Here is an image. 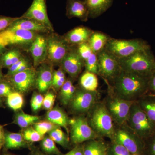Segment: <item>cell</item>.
<instances>
[{
	"label": "cell",
	"mask_w": 155,
	"mask_h": 155,
	"mask_svg": "<svg viewBox=\"0 0 155 155\" xmlns=\"http://www.w3.org/2000/svg\"><path fill=\"white\" fill-rule=\"evenodd\" d=\"M122 144L131 154L144 155V142L127 123L115 124L113 140Z\"/></svg>",
	"instance_id": "8992f818"
},
{
	"label": "cell",
	"mask_w": 155,
	"mask_h": 155,
	"mask_svg": "<svg viewBox=\"0 0 155 155\" xmlns=\"http://www.w3.org/2000/svg\"><path fill=\"white\" fill-rule=\"evenodd\" d=\"M69 135L71 144L74 147L100 138L89 125L85 115H78L70 118Z\"/></svg>",
	"instance_id": "52a82bcc"
},
{
	"label": "cell",
	"mask_w": 155,
	"mask_h": 155,
	"mask_svg": "<svg viewBox=\"0 0 155 155\" xmlns=\"http://www.w3.org/2000/svg\"><path fill=\"white\" fill-rule=\"evenodd\" d=\"M33 127L39 133L44 135L48 134L56 127H59L48 121H40L35 123Z\"/></svg>",
	"instance_id": "d590c367"
},
{
	"label": "cell",
	"mask_w": 155,
	"mask_h": 155,
	"mask_svg": "<svg viewBox=\"0 0 155 155\" xmlns=\"http://www.w3.org/2000/svg\"><path fill=\"white\" fill-rule=\"evenodd\" d=\"M97 76L94 73L85 71L79 79L81 88L88 91H97L99 85Z\"/></svg>",
	"instance_id": "83f0119b"
},
{
	"label": "cell",
	"mask_w": 155,
	"mask_h": 155,
	"mask_svg": "<svg viewBox=\"0 0 155 155\" xmlns=\"http://www.w3.org/2000/svg\"><path fill=\"white\" fill-rule=\"evenodd\" d=\"M66 76L65 72L63 69H59L53 72V82L58 80L61 78Z\"/></svg>",
	"instance_id": "c3c4849f"
},
{
	"label": "cell",
	"mask_w": 155,
	"mask_h": 155,
	"mask_svg": "<svg viewBox=\"0 0 155 155\" xmlns=\"http://www.w3.org/2000/svg\"><path fill=\"white\" fill-rule=\"evenodd\" d=\"M2 74L1 69H0V81L2 80Z\"/></svg>",
	"instance_id": "f5cc1de1"
},
{
	"label": "cell",
	"mask_w": 155,
	"mask_h": 155,
	"mask_svg": "<svg viewBox=\"0 0 155 155\" xmlns=\"http://www.w3.org/2000/svg\"><path fill=\"white\" fill-rule=\"evenodd\" d=\"M76 46L78 54L84 62L93 53L88 42L82 43Z\"/></svg>",
	"instance_id": "74e56055"
},
{
	"label": "cell",
	"mask_w": 155,
	"mask_h": 155,
	"mask_svg": "<svg viewBox=\"0 0 155 155\" xmlns=\"http://www.w3.org/2000/svg\"><path fill=\"white\" fill-rule=\"evenodd\" d=\"M102 138L91 140L84 143V155H108V144Z\"/></svg>",
	"instance_id": "cb8c5ba5"
},
{
	"label": "cell",
	"mask_w": 155,
	"mask_h": 155,
	"mask_svg": "<svg viewBox=\"0 0 155 155\" xmlns=\"http://www.w3.org/2000/svg\"><path fill=\"white\" fill-rule=\"evenodd\" d=\"M47 39V58L53 64H61L71 46L64 38L56 35L49 37Z\"/></svg>",
	"instance_id": "7c38bea8"
},
{
	"label": "cell",
	"mask_w": 155,
	"mask_h": 155,
	"mask_svg": "<svg viewBox=\"0 0 155 155\" xmlns=\"http://www.w3.org/2000/svg\"><path fill=\"white\" fill-rule=\"evenodd\" d=\"M136 102L155 124V94L147 93L139 99Z\"/></svg>",
	"instance_id": "484cf974"
},
{
	"label": "cell",
	"mask_w": 155,
	"mask_h": 155,
	"mask_svg": "<svg viewBox=\"0 0 155 155\" xmlns=\"http://www.w3.org/2000/svg\"><path fill=\"white\" fill-rule=\"evenodd\" d=\"M131 155H139L138 154H131Z\"/></svg>",
	"instance_id": "9f6ffc18"
},
{
	"label": "cell",
	"mask_w": 155,
	"mask_h": 155,
	"mask_svg": "<svg viewBox=\"0 0 155 155\" xmlns=\"http://www.w3.org/2000/svg\"><path fill=\"white\" fill-rule=\"evenodd\" d=\"M53 72L51 67L43 63L37 71L36 86L41 93H44L52 86Z\"/></svg>",
	"instance_id": "ac0fdd59"
},
{
	"label": "cell",
	"mask_w": 155,
	"mask_h": 155,
	"mask_svg": "<svg viewBox=\"0 0 155 155\" xmlns=\"http://www.w3.org/2000/svg\"><path fill=\"white\" fill-rule=\"evenodd\" d=\"M47 120L60 127L64 128L69 136V121L70 118L61 108L56 107L48 111Z\"/></svg>",
	"instance_id": "7402d4cb"
},
{
	"label": "cell",
	"mask_w": 155,
	"mask_h": 155,
	"mask_svg": "<svg viewBox=\"0 0 155 155\" xmlns=\"http://www.w3.org/2000/svg\"><path fill=\"white\" fill-rule=\"evenodd\" d=\"M2 155H14L10 153H5L3 154Z\"/></svg>",
	"instance_id": "db71d44e"
},
{
	"label": "cell",
	"mask_w": 155,
	"mask_h": 155,
	"mask_svg": "<svg viewBox=\"0 0 155 155\" xmlns=\"http://www.w3.org/2000/svg\"><path fill=\"white\" fill-rule=\"evenodd\" d=\"M9 29H21L37 32L47 33L50 31L40 22L34 19L19 17L8 28Z\"/></svg>",
	"instance_id": "d6986e66"
},
{
	"label": "cell",
	"mask_w": 155,
	"mask_h": 155,
	"mask_svg": "<svg viewBox=\"0 0 155 155\" xmlns=\"http://www.w3.org/2000/svg\"><path fill=\"white\" fill-rule=\"evenodd\" d=\"M86 116L89 125L100 138L113 140L115 124L103 101H98Z\"/></svg>",
	"instance_id": "7a4b0ae2"
},
{
	"label": "cell",
	"mask_w": 155,
	"mask_h": 155,
	"mask_svg": "<svg viewBox=\"0 0 155 155\" xmlns=\"http://www.w3.org/2000/svg\"><path fill=\"white\" fill-rule=\"evenodd\" d=\"M148 93L155 94V71L150 76L149 80Z\"/></svg>",
	"instance_id": "bcb514c9"
},
{
	"label": "cell",
	"mask_w": 155,
	"mask_h": 155,
	"mask_svg": "<svg viewBox=\"0 0 155 155\" xmlns=\"http://www.w3.org/2000/svg\"><path fill=\"white\" fill-rule=\"evenodd\" d=\"M66 15L68 18H77L86 22L89 18L87 5L84 0H67Z\"/></svg>",
	"instance_id": "e0dca14e"
},
{
	"label": "cell",
	"mask_w": 155,
	"mask_h": 155,
	"mask_svg": "<svg viewBox=\"0 0 155 155\" xmlns=\"http://www.w3.org/2000/svg\"><path fill=\"white\" fill-rule=\"evenodd\" d=\"M121 70L150 76L155 71V59L150 50L140 51L118 60Z\"/></svg>",
	"instance_id": "3957f363"
},
{
	"label": "cell",
	"mask_w": 155,
	"mask_h": 155,
	"mask_svg": "<svg viewBox=\"0 0 155 155\" xmlns=\"http://www.w3.org/2000/svg\"><path fill=\"white\" fill-rule=\"evenodd\" d=\"M129 151L122 144L114 140H111L108 144V155H131Z\"/></svg>",
	"instance_id": "e575fe53"
},
{
	"label": "cell",
	"mask_w": 155,
	"mask_h": 155,
	"mask_svg": "<svg viewBox=\"0 0 155 155\" xmlns=\"http://www.w3.org/2000/svg\"><path fill=\"white\" fill-rule=\"evenodd\" d=\"M36 70L31 67L10 76V83L16 91L26 93L36 86Z\"/></svg>",
	"instance_id": "4fadbf2b"
},
{
	"label": "cell",
	"mask_w": 155,
	"mask_h": 155,
	"mask_svg": "<svg viewBox=\"0 0 155 155\" xmlns=\"http://www.w3.org/2000/svg\"><path fill=\"white\" fill-rule=\"evenodd\" d=\"M5 49V47L2 44L0 43V55H2L4 54V51Z\"/></svg>",
	"instance_id": "816d5d0a"
},
{
	"label": "cell",
	"mask_w": 155,
	"mask_h": 155,
	"mask_svg": "<svg viewBox=\"0 0 155 155\" xmlns=\"http://www.w3.org/2000/svg\"><path fill=\"white\" fill-rule=\"evenodd\" d=\"M111 37L99 31H93L88 42L93 53L98 54L104 49Z\"/></svg>",
	"instance_id": "d4e9b609"
},
{
	"label": "cell",
	"mask_w": 155,
	"mask_h": 155,
	"mask_svg": "<svg viewBox=\"0 0 155 155\" xmlns=\"http://www.w3.org/2000/svg\"><path fill=\"white\" fill-rule=\"evenodd\" d=\"M4 145L6 149L27 148L31 150V143L25 140L22 133L7 132L5 134Z\"/></svg>",
	"instance_id": "44dd1931"
},
{
	"label": "cell",
	"mask_w": 155,
	"mask_h": 155,
	"mask_svg": "<svg viewBox=\"0 0 155 155\" xmlns=\"http://www.w3.org/2000/svg\"><path fill=\"white\" fill-rule=\"evenodd\" d=\"M126 123L143 140L152 135L155 131V124L140 108L136 101L130 108Z\"/></svg>",
	"instance_id": "277c9868"
},
{
	"label": "cell",
	"mask_w": 155,
	"mask_h": 155,
	"mask_svg": "<svg viewBox=\"0 0 155 155\" xmlns=\"http://www.w3.org/2000/svg\"><path fill=\"white\" fill-rule=\"evenodd\" d=\"M27 60H28L26 58L23 57V58L21 60H19L17 63L14 64V65L8 68V76L10 77L11 75L15 74L19 67H21L22 64L25 63Z\"/></svg>",
	"instance_id": "7bdbcfd3"
},
{
	"label": "cell",
	"mask_w": 155,
	"mask_h": 155,
	"mask_svg": "<svg viewBox=\"0 0 155 155\" xmlns=\"http://www.w3.org/2000/svg\"><path fill=\"white\" fill-rule=\"evenodd\" d=\"M30 50L34 66H39L47 58V39L43 35H38L31 45Z\"/></svg>",
	"instance_id": "2e32d148"
},
{
	"label": "cell",
	"mask_w": 155,
	"mask_h": 155,
	"mask_svg": "<svg viewBox=\"0 0 155 155\" xmlns=\"http://www.w3.org/2000/svg\"><path fill=\"white\" fill-rule=\"evenodd\" d=\"M100 93L98 91H88L76 88L73 98L68 105L70 112L75 116L85 115L98 101Z\"/></svg>",
	"instance_id": "9c48e42d"
},
{
	"label": "cell",
	"mask_w": 155,
	"mask_h": 155,
	"mask_svg": "<svg viewBox=\"0 0 155 155\" xmlns=\"http://www.w3.org/2000/svg\"><path fill=\"white\" fill-rule=\"evenodd\" d=\"M23 58L19 50L12 49L4 53L0 58V66L9 68Z\"/></svg>",
	"instance_id": "4dcf8cb0"
},
{
	"label": "cell",
	"mask_w": 155,
	"mask_h": 155,
	"mask_svg": "<svg viewBox=\"0 0 155 155\" xmlns=\"http://www.w3.org/2000/svg\"><path fill=\"white\" fill-rule=\"evenodd\" d=\"M0 1H1V0H0Z\"/></svg>",
	"instance_id": "680465c9"
},
{
	"label": "cell",
	"mask_w": 155,
	"mask_h": 155,
	"mask_svg": "<svg viewBox=\"0 0 155 155\" xmlns=\"http://www.w3.org/2000/svg\"><path fill=\"white\" fill-rule=\"evenodd\" d=\"M44 97L40 94H34L31 100V107L34 112H37L43 107Z\"/></svg>",
	"instance_id": "ab89813d"
},
{
	"label": "cell",
	"mask_w": 155,
	"mask_h": 155,
	"mask_svg": "<svg viewBox=\"0 0 155 155\" xmlns=\"http://www.w3.org/2000/svg\"><path fill=\"white\" fill-rule=\"evenodd\" d=\"M61 64L62 69L73 80L78 77L84 67V61L78 54L76 46H71Z\"/></svg>",
	"instance_id": "5bb4252c"
},
{
	"label": "cell",
	"mask_w": 155,
	"mask_h": 155,
	"mask_svg": "<svg viewBox=\"0 0 155 155\" xmlns=\"http://www.w3.org/2000/svg\"><path fill=\"white\" fill-rule=\"evenodd\" d=\"M19 17H11L0 16V32L7 29Z\"/></svg>",
	"instance_id": "b9f144b4"
},
{
	"label": "cell",
	"mask_w": 155,
	"mask_h": 155,
	"mask_svg": "<svg viewBox=\"0 0 155 155\" xmlns=\"http://www.w3.org/2000/svg\"><path fill=\"white\" fill-rule=\"evenodd\" d=\"M12 91L8 84L0 82V96L7 97Z\"/></svg>",
	"instance_id": "ee69618b"
},
{
	"label": "cell",
	"mask_w": 155,
	"mask_h": 155,
	"mask_svg": "<svg viewBox=\"0 0 155 155\" xmlns=\"http://www.w3.org/2000/svg\"><path fill=\"white\" fill-rule=\"evenodd\" d=\"M41 117L26 114L20 110H18L14 117V123L23 129L27 128L40 121Z\"/></svg>",
	"instance_id": "4316f807"
},
{
	"label": "cell",
	"mask_w": 155,
	"mask_h": 155,
	"mask_svg": "<svg viewBox=\"0 0 155 155\" xmlns=\"http://www.w3.org/2000/svg\"><path fill=\"white\" fill-rule=\"evenodd\" d=\"M7 97V104L9 107L16 111L21 110L24 104L22 94L17 91H12Z\"/></svg>",
	"instance_id": "d6a6232c"
},
{
	"label": "cell",
	"mask_w": 155,
	"mask_h": 155,
	"mask_svg": "<svg viewBox=\"0 0 155 155\" xmlns=\"http://www.w3.org/2000/svg\"><path fill=\"white\" fill-rule=\"evenodd\" d=\"M98 60V76L104 80L107 85L113 83L121 69L118 60L104 49L97 54Z\"/></svg>",
	"instance_id": "30bf717a"
},
{
	"label": "cell",
	"mask_w": 155,
	"mask_h": 155,
	"mask_svg": "<svg viewBox=\"0 0 155 155\" xmlns=\"http://www.w3.org/2000/svg\"><path fill=\"white\" fill-rule=\"evenodd\" d=\"M63 155H84V153L83 144L74 146L69 152Z\"/></svg>",
	"instance_id": "f6af8a7d"
},
{
	"label": "cell",
	"mask_w": 155,
	"mask_h": 155,
	"mask_svg": "<svg viewBox=\"0 0 155 155\" xmlns=\"http://www.w3.org/2000/svg\"><path fill=\"white\" fill-rule=\"evenodd\" d=\"M150 77L121 70L108 85V92L122 99L137 101L148 92Z\"/></svg>",
	"instance_id": "6da1fadb"
},
{
	"label": "cell",
	"mask_w": 155,
	"mask_h": 155,
	"mask_svg": "<svg viewBox=\"0 0 155 155\" xmlns=\"http://www.w3.org/2000/svg\"><path fill=\"white\" fill-rule=\"evenodd\" d=\"M33 31L8 28L0 32V43L4 46L31 45L37 35Z\"/></svg>",
	"instance_id": "8fae6325"
},
{
	"label": "cell",
	"mask_w": 155,
	"mask_h": 155,
	"mask_svg": "<svg viewBox=\"0 0 155 155\" xmlns=\"http://www.w3.org/2000/svg\"><path fill=\"white\" fill-rule=\"evenodd\" d=\"M67 80L66 76H64L56 81H53L52 86H53L57 90L60 91Z\"/></svg>",
	"instance_id": "7dc6e473"
},
{
	"label": "cell",
	"mask_w": 155,
	"mask_h": 155,
	"mask_svg": "<svg viewBox=\"0 0 155 155\" xmlns=\"http://www.w3.org/2000/svg\"><path fill=\"white\" fill-rule=\"evenodd\" d=\"M3 145V144H0V150H1V149H2V147Z\"/></svg>",
	"instance_id": "11a10c76"
},
{
	"label": "cell",
	"mask_w": 155,
	"mask_h": 155,
	"mask_svg": "<svg viewBox=\"0 0 155 155\" xmlns=\"http://www.w3.org/2000/svg\"><path fill=\"white\" fill-rule=\"evenodd\" d=\"M48 135L56 143L68 149L71 148L69 136L64 132L61 127H58L48 133Z\"/></svg>",
	"instance_id": "f546056e"
},
{
	"label": "cell",
	"mask_w": 155,
	"mask_h": 155,
	"mask_svg": "<svg viewBox=\"0 0 155 155\" xmlns=\"http://www.w3.org/2000/svg\"><path fill=\"white\" fill-rule=\"evenodd\" d=\"M76 87L73 84V79H67L60 90V99L64 106H68L72 101L76 91Z\"/></svg>",
	"instance_id": "f1b7e54d"
},
{
	"label": "cell",
	"mask_w": 155,
	"mask_h": 155,
	"mask_svg": "<svg viewBox=\"0 0 155 155\" xmlns=\"http://www.w3.org/2000/svg\"><path fill=\"white\" fill-rule=\"evenodd\" d=\"M55 99V94L53 91L48 92L44 97L43 107L45 110L48 111L53 108Z\"/></svg>",
	"instance_id": "60d3db41"
},
{
	"label": "cell",
	"mask_w": 155,
	"mask_h": 155,
	"mask_svg": "<svg viewBox=\"0 0 155 155\" xmlns=\"http://www.w3.org/2000/svg\"><path fill=\"white\" fill-rule=\"evenodd\" d=\"M94 31L84 26L73 28L65 35L64 38L70 45L77 46L88 42Z\"/></svg>",
	"instance_id": "ffe728a7"
},
{
	"label": "cell",
	"mask_w": 155,
	"mask_h": 155,
	"mask_svg": "<svg viewBox=\"0 0 155 155\" xmlns=\"http://www.w3.org/2000/svg\"><path fill=\"white\" fill-rule=\"evenodd\" d=\"M5 134L3 126L2 125H0V144L4 145Z\"/></svg>",
	"instance_id": "f907efd6"
},
{
	"label": "cell",
	"mask_w": 155,
	"mask_h": 155,
	"mask_svg": "<svg viewBox=\"0 0 155 155\" xmlns=\"http://www.w3.org/2000/svg\"><path fill=\"white\" fill-rule=\"evenodd\" d=\"M22 134L25 140L30 143L41 141L45 136L39 133L31 126L25 128Z\"/></svg>",
	"instance_id": "836d02e7"
},
{
	"label": "cell",
	"mask_w": 155,
	"mask_h": 155,
	"mask_svg": "<svg viewBox=\"0 0 155 155\" xmlns=\"http://www.w3.org/2000/svg\"><path fill=\"white\" fill-rule=\"evenodd\" d=\"M144 155H155V131L144 141Z\"/></svg>",
	"instance_id": "f35d334b"
},
{
	"label": "cell",
	"mask_w": 155,
	"mask_h": 155,
	"mask_svg": "<svg viewBox=\"0 0 155 155\" xmlns=\"http://www.w3.org/2000/svg\"><path fill=\"white\" fill-rule=\"evenodd\" d=\"M89 11V18L99 17L110 8L114 0H84Z\"/></svg>",
	"instance_id": "603a6c76"
},
{
	"label": "cell",
	"mask_w": 155,
	"mask_h": 155,
	"mask_svg": "<svg viewBox=\"0 0 155 155\" xmlns=\"http://www.w3.org/2000/svg\"><path fill=\"white\" fill-rule=\"evenodd\" d=\"M103 102L114 123L120 125L127 122L130 108L135 101L122 99L108 92Z\"/></svg>",
	"instance_id": "ba28073f"
},
{
	"label": "cell",
	"mask_w": 155,
	"mask_h": 155,
	"mask_svg": "<svg viewBox=\"0 0 155 155\" xmlns=\"http://www.w3.org/2000/svg\"><path fill=\"white\" fill-rule=\"evenodd\" d=\"M104 49L119 60L140 51L150 50V47L145 42L139 39H119L111 38Z\"/></svg>",
	"instance_id": "5b68a950"
},
{
	"label": "cell",
	"mask_w": 155,
	"mask_h": 155,
	"mask_svg": "<svg viewBox=\"0 0 155 155\" xmlns=\"http://www.w3.org/2000/svg\"><path fill=\"white\" fill-rule=\"evenodd\" d=\"M21 17L38 21L50 31H54L48 16L46 0H33L30 7Z\"/></svg>",
	"instance_id": "9a60e30c"
},
{
	"label": "cell",
	"mask_w": 155,
	"mask_h": 155,
	"mask_svg": "<svg viewBox=\"0 0 155 155\" xmlns=\"http://www.w3.org/2000/svg\"><path fill=\"white\" fill-rule=\"evenodd\" d=\"M41 149L43 152L47 155H63L58 148L56 143L48 135H45L40 141Z\"/></svg>",
	"instance_id": "1f68e13d"
},
{
	"label": "cell",
	"mask_w": 155,
	"mask_h": 155,
	"mask_svg": "<svg viewBox=\"0 0 155 155\" xmlns=\"http://www.w3.org/2000/svg\"><path fill=\"white\" fill-rule=\"evenodd\" d=\"M84 67L85 71L98 75V60L97 54L93 53L89 58L84 61Z\"/></svg>",
	"instance_id": "8d00e7d4"
},
{
	"label": "cell",
	"mask_w": 155,
	"mask_h": 155,
	"mask_svg": "<svg viewBox=\"0 0 155 155\" xmlns=\"http://www.w3.org/2000/svg\"><path fill=\"white\" fill-rule=\"evenodd\" d=\"M31 152L28 155H47L43 152L41 150L33 147L32 148L31 150Z\"/></svg>",
	"instance_id": "681fc988"
},
{
	"label": "cell",
	"mask_w": 155,
	"mask_h": 155,
	"mask_svg": "<svg viewBox=\"0 0 155 155\" xmlns=\"http://www.w3.org/2000/svg\"><path fill=\"white\" fill-rule=\"evenodd\" d=\"M2 99V97L0 96V100Z\"/></svg>",
	"instance_id": "6f0895ef"
}]
</instances>
